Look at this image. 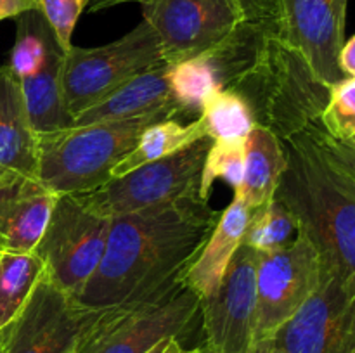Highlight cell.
Wrapping results in <instances>:
<instances>
[{"label":"cell","mask_w":355,"mask_h":353,"mask_svg":"<svg viewBox=\"0 0 355 353\" xmlns=\"http://www.w3.org/2000/svg\"><path fill=\"white\" fill-rule=\"evenodd\" d=\"M218 217L194 196L111 218L103 260L75 300L94 310L125 307L179 282Z\"/></svg>","instance_id":"1"},{"label":"cell","mask_w":355,"mask_h":353,"mask_svg":"<svg viewBox=\"0 0 355 353\" xmlns=\"http://www.w3.org/2000/svg\"><path fill=\"white\" fill-rule=\"evenodd\" d=\"M281 142L288 165L274 197L315 246L322 272L355 284V175L319 144L311 125Z\"/></svg>","instance_id":"2"},{"label":"cell","mask_w":355,"mask_h":353,"mask_svg":"<svg viewBox=\"0 0 355 353\" xmlns=\"http://www.w3.org/2000/svg\"><path fill=\"white\" fill-rule=\"evenodd\" d=\"M231 90L245 99L255 125L272 132L279 141L319 121L329 97L324 85L300 52L266 33L248 68Z\"/></svg>","instance_id":"3"},{"label":"cell","mask_w":355,"mask_h":353,"mask_svg":"<svg viewBox=\"0 0 355 353\" xmlns=\"http://www.w3.org/2000/svg\"><path fill=\"white\" fill-rule=\"evenodd\" d=\"M177 120L170 111L118 121L71 125L38 135V180L55 194L97 189L132 151L142 130L156 121Z\"/></svg>","instance_id":"4"},{"label":"cell","mask_w":355,"mask_h":353,"mask_svg":"<svg viewBox=\"0 0 355 353\" xmlns=\"http://www.w3.org/2000/svg\"><path fill=\"white\" fill-rule=\"evenodd\" d=\"M200 314V298L172 284L137 303L97 310L76 353H148L163 339H180Z\"/></svg>","instance_id":"5"},{"label":"cell","mask_w":355,"mask_h":353,"mask_svg":"<svg viewBox=\"0 0 355 353\" xmlns=\"http://www.w3.org/2000/svg\"><path fill=\"white\" fill-rule=\"evenodd\" d=\"M155 30L142 19L134 30L101 47H69L62 64V99L69 120L106 99L123 83L163 68Z\"/></svg>","instance_id":"6"},{"label":"cell","mask_w":355,"mask_h":353,"mask_svg":"<svg viewBox=\"0 0 355 353\" xmlns=\"http://www.w3.org/2000/svg\"><path fill=\"white\" fill-rule=\"evenodd\" d=\"M214 138L201 137L173 154L146 163L97 189L76 196L106 218L200 196V179Z\"/></svg>","instance_id":"7"},{"label":"cell","mask_w":355,"mask_h":353,"mask_svg":"<svg viewBox=\"0 0 355 353\" xmlns=\"http://www.w3.org/2000/svg\"><path fill=\"white\" fill-rule=\"evenodd\" d=\"M110 227L111 218L94 213L76 194H61L33 249L45 275L69 296H78L103 260Z\"/></svg>","instance_id":"8"},{"label":"cell","mask_w":355,"mask_h":353,"mask_svg":"<svg viewBox=\"0 0 355 353\" xmlns=\"http://www.w3.org/2000/svg\"><path fill=\"white\" fill-rule=\"evenodd\" d=\"M321 258L305 232L276 251L257 253L255 346L266 345L321 284Z\"/></svg>","instance_id":"9"},{"label":"cell","mask_w":355,"mask_h":353,"mask_svg":"<svg viewBox=\"0 0 355 353\" xmlns=\"http://www.w3.org/2000/svg\"><path fill=\"white\" fill-rule=\"evenodd\" d=\"M141 6L166 66L210 54L246 23L236 0H144Z\"/></svg>","instance_id":"10"},{"label":"cell","mask_w":355,"mask_h":353,"mask_svg":"<svg viewBox=\"0 0 355 353\" xmlns=\"http://www.w3.org/2000/svg\"><path fill=\"white\" fill-rule=\"evenodd\" d=\"M96 315L44 273L19 314L0 329V353H76Z\"/></svg>","instance_id":"11"},{"label":"cell","mask_w":355,"mask_h":353,"mask_svg":"<svg viewBox=\"0 0 355 353\" xmlns=\"http://www.w3.org/2000/svg\"><path fill=\"white\" fill-rule=\"evenodd\" d=\"M266 346L267 353H355V284L322 272L318 291Z\"/></svg>","instance_id":"12"},{"label":"cell","mask_w":355,"mask_h":353,"mask_svg":"<svg viewBox=\"0 0 355 353\" xmlns=\"http://www.w3.org/2000/svg\"><path fill=\"white\" fill-rule=\"evenodd\" d=\"M257 251L243 242L217 289L200 300L203 348L211 353L255 350Z\"/></svg>","instance_id":"13"},{"label":"cell","mask_w":355,"mask_h":353,"mask_svg":"<svg viewBox=\"0 0 355 353\" xmlns=\"http://www.w3.org/2000/svg\"><path fill=\"white\" fill-rule=\"evenodd\" d=\"M277 37L300 52L324 85L342 82L338 55L345 44L349 0H277Z\"/></svg>","instance_id":"14"},{"label":"cell","mask_w":355,"mask_h":353,"mask_svg":"<svg viewBox=\"0 0 355 353\" xmlns=\"http://www.w3.org/2000/svg\"><path fill=\"white\" fill-rule=\"evenodd\" d=\"M58 197L33 176H0V253H33Z\"/></svg>","instance_id":"15"},{"label":"cell","mask_w":355,"mask_h":353,"mask_svg":"<svg viewBox=\"0 0 355 353\" xmlns=\"http://www.w3.org/2000/svg\"><path fill=\"white\" fill-rule=\"evenodd\" d=\"M250 215L252 210L238 194H234L229 206L218 217L214 230L184 272V284L200 300L214 293L224 279L232 256L243 244Z\"/></svg>","instance_id":"16"},{"label":"cell","mask_w":355,"mask_h":353,"mask_svg":"<svg viewBox=\"0 0 355 353\" xmlns=\"http://www.w3.org/2000/svg\"><path fill=\"white\" fill-rule=\"evenodd\" d=\"M38 179V135L28 118L19 80L0 68V176Z\"/></svg>","instance_id":"17"},{"label":"cell","mask_w":355,"mask_h":353,"mask_svg":"<svg viewBox=\"0 0 355 353\" xmlns=\"http://www.w3.org/2000/svg\"><path fill=\"white\" fill-rule=\"evenodd\" d=\"M166 69L168 66H163V68L151 69V71L135 76L113 93H110L106 99L73 118L71 125L78 127V125L99 123V121L130 120V118L148 116V114L162 113V111H170L179 120L182 113L179 106L173 102L172 93H170Z\"/></svg>","instance_id":"18"},{"label":"cell","mask_w":355,"mask_h":353,"mask_svg":"<svg viewBox=\"0 0 355 353\" xmlns=\"http://www.w3.org/2000/svg\"><path fill=\"white\" fill-rule=\"evenodd\" d=\"M286 152L283 142L267 128L255 125L245 141V170L238 194L250 210L262 206L276 194L284 170Z\"/></svg>","instance_id":"19"},{"label":"cell","mask_w":355,"mask_h":353,"mask_svg":"<svg viewBox=\"0 0 355 353\" xmlns=\"http://www.w3.org/2000/svg\"><path fill=\"white\" fill-rule=\"evenodd\" d=\"M64 54L61 44H55L49 51L42 68L28 78L19 80L28 118L37 135L62 130L71 125L62 99Z\"/></svg>","instance_id":"20"},{"label":"cell","mask_w":355,"mask_h":353,"mask_svg":"<svg viewBox=\"0 0 355 353\" xmlns=\"http://www.w3.org/2000/svg\"><path fill=\"white\" fill-rule=\"evenodd\" d=\"M201 137H207V132L200 118L187 125L180 123L179 120L156 121L142 130L132 151L113 168L111 179H118L146 163L173 154L186 145L200 141Z\"/></svg>","instance_id":"21"},{"label":"cell","mask_w":355,"mask_h":353,"mask_svg":"<svg viewBox=\"0 0 355 353\" xmlns=\"http://www.w3.org/2000/svg\"><path fill=\"white\" fill-rule=\"evenodd\" d=\"M45 265L35 253H2L0 258V329L21 311Z\"/></svg>","instance_id":"22"},{"label":"cell","mask_w":355,"mask_h":353,"mask_svg":"<svg viewBox=\"0 0 355 353\" xmlns=\"http://www.w3.org/2000/svg\"><path fill=\"white\" fill-rule=\"evenodd\" d=\"M14 19L16 40L7 66L17 80H23L42 68L49 51L59 42L40 9H30Z\"/></svg>","instance_id":"23"},{"label":"cell","mask_w":355,"mask_h":353,"mask_svg":"<svg viewBox=\"0 0 355 353\" xmlns=\"http://www.w3.org/2000/svg\"><path fill=\"white\" fill-rule=\"evenodd\" d=\"M168 83L173 102L179 106L182 116L198 114L214 92L222 89L220 80L208 55L187 59L168 66Z\"/></svg>","instance_id":"24"},{"label":"cell","mask_w":355,"mask_h":353,"mask_svg":"<svg viewBox=\"0 0 355 353\" xmlns=\"http://www.w3.org/2000/svg\"><path fill=\"white\" fill-rule=\"evenodd\" d=\"M205 132L214 141H245L255 127V120L239 93L231 89H220L211 93L198 116Z\"/></svg>","instance_id":"25"},{"label":"cell","mask_w":355,"mask_h":353,"mask_svg":"<svg viewBox=\"0 0 355 353\" xmlns=\"http://www.w3.org/2000/svg\"><path fill=\"white\" fill-rule=\"evenodd\" d=\"M297 234L298 221L295 215L279 199L272 197L252 210L243 242L257 253H267L288 246Z\"/></svg>","instance_id":"26"},{"label":"cell","mask_w":355,"mask_h":353,"mask_svg":"<svg viewBox=\"0 0 355 353\" xmlns=\"http://www.w3.org/2000/svg\"><path fill=\"white\" fill-rule=\"evenodd\" d=\"M246 141V138H245ZM245 141H214L205 159L200 179V197L208 201L211 187L217 180L239 190L245 170Z\"/></svg>","instance_id":"27"},{"label":"cell","mask_w":355,"mask_h":353,"mask_svg":"<svg viewBox=\"0 0 355 353\" xmlns=\"http://www.w3.org/2000/svg\"><path fill=\"white\" fill-rule=\"evenodd\" d=\"M319 125L336 141H352L355 137V78H345L329 87Z\"/></svg>","instance_id":"28"},{"label":"cell","mask_w":355,"mask_h":353,"mask_svg":"<svg viewBox=\"0 0 355 353\" xmlns=\"http://www.w3.org/2000/svg\"><path fill=\"white\" fill-rule=\"evenodd\" d=\"M92 0H38V9L54 30L58 42L64 51L71 47V37L76 21Z\"/></svg>","instance_id":"29"},{"label":"cell","mask_w":355,"mask_h":353,"mask_svg":"<svg viewBox=\"0 0 355 353\" xmlns=\"http://www.w3.org/2000/svg\"><path fill=\"white\" fill-rule=\"evenodd\" d=\"M246 17V23L267 31L279 33V7L277 0H236Z\"/></svg>","instance_id":"30"},{"label":"cell","mask_w":355,"mask_h":353,"mask_svg":"<svg viewBox=\"0 0 355 353\" xmlns=\"http://www.w3.org/2000/svg\"><path fill=\"white\" fill-rule=\"evenodd\" d=\"M312 132H314L315 138L319 141V144L329 152L333 159L336 163L343 166L345 170H349L352 175H355V144L350 141H336L331 135H328L324 132V128L319 125V121L311 125Z\"/></svg>","instance_id":"31"},{"label":"cell","mask_w":355,"mask_h":353,"mask_svg":"<svg viewBox=\"0 0 355 353\" xmlns=\"http://www.w3.org/2000/svg\"><path fill=\"white\" fill-rule=\"evenodd\" d=\"M30 9H38V0H0V21L17 17Z\"/></svg>","instance_id":"32"},{"label":"cell","mask_w":355,"mask_h":353,"mask_svg":"<svg viewBox=\"0 0 355 353\" xmlns=\"http://www.w3.org/2000/svg\"><path fill=\"white\" fill-rule=\"evenodd\" d=\"M338 64L347 78H355V35L343 44L338 55Z\"/></svg>","instance_id":"33"},{"label":"cell","mask_w":355,"mask_h":353,"mask_svg":"<svg viewBox=\"0 0 355 353\" xmlns=\"http://www.w3.org/2000/svg\"><path fill=\"white\" fill-rule=\"evenodd\" d=\"M148 353H203V346H196V348H187L182 345V341L177 338L163 339L162 343L149 350Z\"/></svg>","instance_id":"34"},{"label":"cell","mask_w":355,"mask_h":353,"mask_svg":"<svg viewBox=\"0 0 355 353\" xmlns=\"http://www.w3.org/2000/svg\"><path fill=\"white\" fill-rule=\"evenodd\" d=\"M128 2L142 3L144 0H92L89 6V10L90 12H97V10H103V9H107V7H114V6H120V3H128Z\"/></svg>","instance_id":"35"},{"label":"cell","mask_w":355,"mask_h":353,"mask_svg":"<svg viewBox=\"0 0 355 353\" xmlns=\"http://www.w3.org/2000/svg\"><path fill=\"white\" fill-rule=\"evenodd\" d=\"M203 353H211V352H208V350L203 348ZM248 353H267V346L260 345V346H257L255 350H252V352H248Z\"/></svg>","instance_id":"36"},{"label":"cell","mask_w":355,"mask_h":353,"mask_svg":"<svg viewBox=\"0 0 355 353\" xmlns=\"http://www.w3.org/2000/svg\"><path fill=\"white\" fill-rule=\"evenodd\" d=\"M350 142H354V144H355V137H354V138H352V141H350Z\"/></svg>","instance_id":"37"},{"label":"cell","mask_w":355,"mask_h":353,"mask_svg":"<svg viewBox=\"0 0 355 353\" xmlns=\"http://www.w3.org/2000/svg\"><path fill=\"white\" fill-rule=\"evenodd\" d=\"M0 258H2V253H0Z\"/></svg>","instance_id":"38"}]
</instances>
